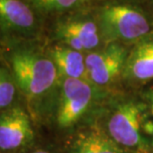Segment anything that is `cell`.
Returning <instances> with one entry per match:
<instances>
[{
    "label": "cell",
    "mask_w": 153,
    "mask_h": 153,
    "mask_svg": "<svg viewBox=\"0 0 153 153\" xmlns=\"http://www.w3.org/2000/svg\"><path fill=\"white\" fill-rule=\"evenodd\" d=\"M91 8L105 43L132 46L153 34L148 0H94Z\"/></svg>",
    "instance_id": "cell-1"
},
{
    "label": "cell",
    "mask_w": 153,
    "mask_h": 153,
    "mask_svg": "<svg viewBox=\"0 0 153 153\" xmlns=\"http://www.w3.org/2000/svg\"><path fill=\"white\" fill-rule=\"evenodd\" d=\"M10 45L7 66L18 88L29 97H40L55 88L60 75L47 51L32 44L33 40H4Z\"/></svg>",
    "instance_id": "cell-2"
},
{
    "label": "cell",
    "mask_w": 153,
    "mask_h": 153,
    "mask_svg": "<svg viewBox=\"0 0 153 153\" xmlns=\"http://www.w3.org/2000/svg\"><path fill=\"white\" fill-rule=\"evenodd\" d=\"M91 5L51 18L49 33L52 41L69 46L84 54L105 46L106 43Z\"/></svg>",
    "instance_id": "cell-3"
},
{
    "label": "cell",
    "mask_w": 153,
    "mask_h": 153,
    "mask_svg": "<svg viewBox=\"0 0 153 153\" xmlns=\"http://www.w3.org/2000/svg\"><path fill=\"white\" fill-rule=\"evenodd\" d=\"M46 20L29 0H0L2 40H34Z\"/></svg>",
    "instance_id": "cell-4"
},
{
    "label": "cell",
    "mask_w": 153,
    "mask_h": 153,
    "mask_svg": "<svg viewBox=\"0 0 153 153\" xmlns=\"http://www.w3.org/2000/svg\"><path fill=\"white\" fill-rule=\"evenodd\" d=\"M130 47L122 43L111 42L85 54L88 81L97 87H105L122 78Z\"/></svg>",
    "instance_id": "cell-5"
},
{
    "label": "cell",
    "mask_w": 153,
    "mask_h": 153,
    "mask_svg": "<svg viewBox=\"0 0 153 153\" xmlns=\"http://www.w3.org/2000/svg\"><path fill=\"white\" fill-rule=\"evenodd\" d=\"M61 94L57 121L60 126L68 127L76 123L87 111L93 100L94 85L88 79L60 78Z\"/></svg>",
    "instance_id": "cell-6"
},
{
    "label": "cell",
    "mask_w": 153,
    "mask_h": 153,
    "mask_svg": "<svg viewBox=\"0 0 153 153\" xmlns=\"http://www.w3.org/2000/svg\"><path fill=\"white\" fill-rule=\"evenodd\" d=\"M141 106L133 100L119 105L108 121V131L117 144L136 147L142 142L140 134Z\"/></svg>",
    "instance_id": "cell-7"
},
{
    "label": "cell",
    "mask_w": 153,
    "mask_h": 153,
    "mask_svg": "<svg viewBox=\"0 0 153 153\" xmlns=\"http://www.w3.org/2000/svg\"><path fill=\"white\" fill-rule=\"evenodd\" d=\"M32 127L28 114L15 108L3 112L0 118V148L12 150L32 138Z\"/></svg>",
    "instance_id": "cell-8"
},
{
    "label": "cell",
    "mask_w": 153,
    "mask_h": 153,
    "mask_svg": "<svg viewBox=\"0 0 153 153\" xmlns=\"http://www.w3.org/2000/svg\"><path fill=\"white\" fill-rule=\"evenodd\" d=\"M129 82L153 79V34L130 47L122 78Z\"/></svg>",
    "instance_id": "cell-9"
},
{
    "label": "cell",
    "mask_w": 153,
    "mask_h": 153,
    "mask_svg": "<svg viewBox=\"0 0 153 153\" xmlns=\"http://www.w3.org/2000/svg\"><path fill=\"white\" fill-rule=\"evenodd\" d=\"M47 52L57 67L60 78L88 79L85 54L56 42L47 49Z\"/></svg>",
    "instance_id": "cell-10"
},
{
    "label": "cell",
    "mask_w": 153,
    "mask_h": 153,
    "mask_svg": "<svg viewBox=\"0 0 153 153\" xmlns=\"http://www.w3.org/2000/svg\"><path fill=\"white\" fill-rule=\"evenodd\" d=\"M46 19L59 16L70 12L87 8L94 0H29Z\"/></svg>",
    "instance_id": "cell-11"
},
{
    "label": "cell",
    "mask_w": 153,
    "mask_h": 153,
    "mask_svg": "<svg viewBox=\"0 0 153 153\" xmlns=\"http://www.w3.org/2000/svg\"><path fill=\"white\" fill-rule=\"evenodd\" d=\"M75 153H122L117 143L100 130L91 131L78 140Z\"/></svg>",
    "instance_id": "cell-12"
},
{
    "label": "cell",
    "mask_w": 153,
    "mask_h": 153,
    "mask_svg": "<svg viewBox=\"0 0 153 153\" xmlns=\"http://www.w3.org/2000/svg\"><path fill=\"white\" fill-rule=\"evenodd\" d=\"M18 85L13 74L7 65L1 66L0 69V106L5 108L12 103L15 91Z\"/></svg>",
    "instance_id": "cell-13"
},
{
    "label": "cell",
    "mask_w": 153,
    "mask_h": 153,
    "mask_svg": "<svg viewBox=\"0 0 153 153\" xmlns=\"http://www.w3.org/2000/svg\"><path fill=\"white\" fill-rule=\"evenodd\" d=\"M145 99L147 100L148 102V105H149V108H150V111L151 114H153V88H149V90L145 93Z\"/></svg>",
    "instance_id": "cell-14"
},
{
    "label": "cell",
    "mask_w": 153,
    "mask_h": 153,
    "mask_svg": "<svg viewBox=\"0 0 153 153\" xmlns=\"http://www.w3.org/2000/svg\"><path fill=\"white\" fill-rule=\"evenodd\" d=\"M148 3H149V6H150L152 12H153V0H148Z\"/></svg>",
    "instance_id": "cell-15"
},
{
    "label": "cell",
    "mask_w": 153,
    "mask_h": 153,
    "mask_svg": "<svg viewBox=\"0 0 153 153\" xmlns=\"http://www.w3.org/2000/svg\"><path fill=\"white\" fill-rule=\"evenodd\" d=\"M33 153H49V152L44 151V150H37V151H34Z\"/></svg>",
    "instance_id": "cell-16"
}]
</instances>
